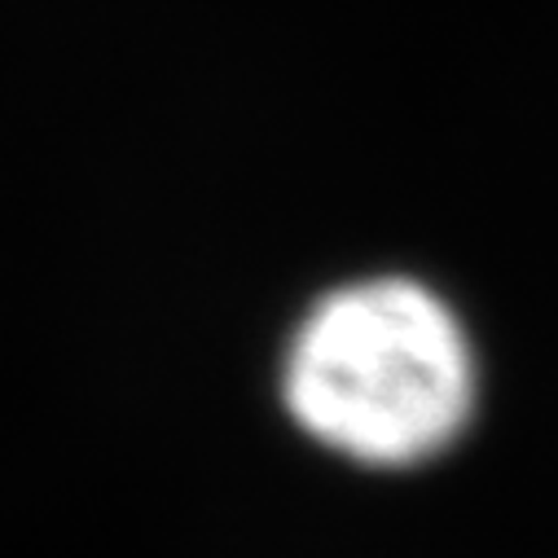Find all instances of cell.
Instances as JSON below:
<instances>
[{"label":"cell","mask_w":558,"mask_h":558,"mask_svg":"<svg viewBox=\"0 0 558 558\" xmlns=\"http://www.w3.org/2000/svg\"><path fill=\"white\" fill-rule=\"evenodd\" d=\"M291 417L361 466H417L445 453L475 409V352L453 308L409 282L330 291L295 330L282 369Z\"/></svg>","instance_id":"obj_1"}]
</instances>
